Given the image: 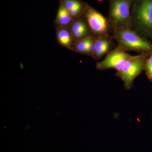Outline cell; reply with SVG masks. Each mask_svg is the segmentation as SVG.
Returning a JSON list of instances; mask_svg holds the SVG:
<instances>
[{
	"instance_id": "cell-1",
	"label": "cell",
	"mask_w": 152,
	"mask_h": 152,
	"mask_svg": "<svg viewBox=\"0 0 152 152\" xmlns=\"http://www.w3.org/2000/svg\"><path fill=\"white\" fill-rule=\"evenodd\" d=\"M132 7V28L141 37L152 41V0H134Z\"/></svg>"
},
{
	"instance_id": "cell-2",
	"label": "cell",
	"mask_w": 152,
	"mask_h": 152,
	"mask_svg": "<svg viewBox=\"0 0 152 152\" xmlns=\"http://www.w3.org/2000/svg\"><path fill=\"white\" fill-rule=\"evenodd\" d=\"M113 37L118 47L125 52L132 51L140 54H150L152 50L151 42L130 28L114 30Z\"/></svg>"
},
{
	"instance_id": "cell-3",
	"label": "cell",
	"mask_w": 152,
	"mask_h": 152,
	"mask_svg": "<svg viewBox=\"0 0 152 152\" xmlns=\"http://www.w3.org/2000/svg\"><path fill=\"white\" fill-rule=\"evenodd\" d=\"M134 0H110L108 20L114 30L132 28L131 7Z\"/></svg>"
},
{
	"instance_id": "cell-4",
	"label": "cell",
	"mask_w": 152,
	"mask_h": 152,
	"mask_svg": "<svg viewBox=\"0 0 152 152\" xmlns=\"http://www.w3.org/2000/svg\"><path fill=\"white\" fill-rule=\"evenodd\" d=\"M149 54H140L132 56L115 75L122 80L125 89L130 90L136 78L144 71L146 61Z\"/></svg>"
},
{
	"instance_id": "cell-5",
	"label": "cell",
	"mask_w": 152,
	"mask_h": 152,
	"mask_svg": "<svg viewBox=\"0 0 152 152\" xmlns=\"http://www.w3.org/2000/svg\"><path fill=\"white\" fill-rule=\"evenodd\" d=\"M85 17L90 29L95 35L98 37L108 36L111 28L108 19L91 7L86 9Z\"/></svg>"
},
{
	"instance_id": "cell-6",
	"label": "cell",
	"mask_w": 152,
	"mask_h": 152,
	"mask_svg": "<svg viewBox=\"0 0 152 152\" xmlns=\"http://www.w3.org/2000/svg\"><path fill=\"white\" fill-rule=\"evenodd\" d=\"M132 56L118 47L108 53L103 61L97 63L96 67L100 71L114 69L118 71Z\"/></svg>"
},
{
	"instance_id": "cell-7",
	"label": "cell",
	"mask_w": 152,
	"mask_h": 152,
	"mask_svg": "<svg viewBox=\"0 0 152 152\" xmlns=\"http://www.w3.org/2000/svg\"><path fill=\"white\" fill-rule=\"evenodd\" d=\"M95 50L93 57L95 59L99 60L110 53L112 42L108 36L98 37L95 39Z\"/></svg>"
},
{
	"instance_id": "cell-8",
	"label": "cell",
	"mask_w": 152,
	"mask_h": 152,
	"mask_svg": "<svg viewBox=\"0 0 152 152\" xmlns=\"http://www.w3.org/2000/svg\"><path fill=\"white\" fill-rule=\"evenodd\" d=\"M71 33L72 37L77 40H80L88 37V28L86 23L83 20H76L72 23Z\"/></svg>"
},
{
	"instance_id": "cell-9",
	"label": "cell",
	"mask_w": 152,
	"mask_h": 152,
	"mask_svg": "<svg viewBox=\"0 0 152 152\" xmlns=\"http://www.w3.org/2000/svg\"><path fill=\"white\" fill-rule=\"evenodd\" d=\"M57 37L59 43L63 46H70L72 35L69 30L65 28H60L57 31Z\"/></svg>"
},
{
	"instance_id": "cell-10",
	"label": "cell",
	"mask_w": 152,
	"mask_h": 152,
	"mask_svg": "<svg viewBox=\"0 0 152 152\" xmlns=\"http://www.w3.org/2000/svg\"><path fill=\"white\" fill-rule=\"evenodd\" d=\"M73 18L63 5L60 6L57 13L56 21L61 26H66L71 23Z\"/></svg>"
},
{
	"instance_id": "cell-11",
	"label": "cell",
	"mask_w": 152,
	"mask_h": 152,
	"mask_svg": "<svg viewBox=\"0 0 152 152\" xmlns=\"http://www.w3.org/2000/svg\"><path fill=\"white\" fill-rule=\"evenodd\" d=\"M91 37H88L84 39L79 40L76 43L75 50L76 51L83 54L87 53L88 46Z\"/></svg>"
},
{
	"instance_id": "cell-12",
	"label": "cell",
	"mask_w": 152,
	"mask_h": 152,
	"mask_svg": "<svg viewBox=\"0 0 152 152\" xmlns=\"http://www.w3.org/2000/svg\"><path fill=\"white\" fill-rule=\"evenodd\" d=\"M62 5L69 12L77 8H82L81 3L79 0H63Z\"/></svg>"
},
{
	"instance_id": "cell-13",
	"label": "cell",
	"mask_w": 152,
	"mask_h": 152,
	"mask_svg": "<svg viewBox=\"0 0 152 152\" xmlns=\"http://www.w3.org/2000/svg\"><path fill=\"white\" fill-rule=\"evenodd\" d=\"M144 71L148 80L152 82V50L146 61Z\"/></svg>"
},
{
	"instance_id": "cell-14",
	"label": "cell",
	"mask_w": 152,
	"mask_h": 152,
	"mask_svg": "<svg viewBox=\"0 0 152 152\" xmlns=\"http://www.w3.org/2000/svg\"><path fill=\"white\" fill-rule=\"evenodd\" d=\"M95 39H94L92 37H91L88 46L87 54L93 56L95 50Z\"/></svg>"
}]
</instances>
